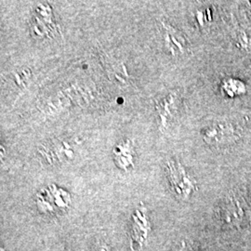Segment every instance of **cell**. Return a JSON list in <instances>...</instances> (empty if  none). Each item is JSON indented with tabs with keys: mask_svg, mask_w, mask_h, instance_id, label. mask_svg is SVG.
Instances as JSON below:
<instances>
[{
	"mask_svg": "<svg viewBox=\"0 0 251 251\" xmlns=\"http://www.w3.org/2000/svg\"><path fill=\"white\" fill-rule=\"evenodd\" d=\"M192 250L187 247V245H186V243L182 242L181 244V246H180V248L179 249V251H191Z\"/></svg>",
	"mask_w": 251,
	"mask_h": 251,
	"instance_id": "obj_5",
	"label": "cell"
},
{
	"mask_svg": "<svg viewBox=\"0 0 251 251\" xmlns=\"http://www.w3.org/2000/svg\"><path fill=\"white\" fill-rule=\"evenodd\" d=\"M221 92L227 98H236L243 96L247 92V85L244 81L236 77H226L222 81Z\"/></svg>",
	"mask_w": 251,
	"mask_h": 251,
	"instance_id": "obj_4",
	"label": "cell"
},
{
	"mask_svg": "<svg viewBox=\"0 0 251 251\" xmlns=\"http://www.w3.org/2000/svg\"><path fill=\"white\" fill-rule=\"evenodd\" d=\"M169 179L175 195L179 198H188L195 189V182L179 163L169 165Z\"/></svg>",
	"mask_w": 251,
	"mask_h": 251,
	"instance_id": "obj_2",
	"label": "cell"
},
{
	"mask_svg": "<svg viewBox=\"0 0 251 251\" xmlns=\"http://www.w3.org/2000/svg\"><path fill=\"white\" fill-rule=\"evenodd\" d=\"M219 217L224 225L230 227H239L245 222V211L241 203L233 197L227 198L219 209Z\"/></svg>",
	"mask_w": 251,
	"mask_h": 251,
	"instance_id": "obj_3",
	"label": "cell"
},
{
	"mask_svg": "<svg viewBox=\"0 0 251 251\" xmlns=\"http://www.w3.org/2000/svg\"><path fill=\"white\" fill-rule=\"evenodd\" d=\"M241 137L240 129L231 121H219L204 130V140L215 146L229 145L236 143Z\"/></svg>",
	"mask_w": 251,
	"mask_h": 251,
	"instance_id": "obj_1",
	"label": "cell"
}]
</instances>
